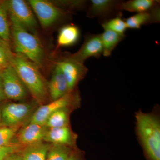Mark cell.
Returning a JSON list of instances; mask_svg holds the SVG:
<instances>
[{"label": "cell", "mask_w": 160, "mask_h": 160, "mask_svg": "<svg viewBox=\"0 0 160 160\" xmlns=\"http://www.w3.org/2000/svg\"><path fill=\"white\" fill-rule=\"evenodd\" d=\"M8 16L15 52L22 55L42 69L46 64L47 54L41 41L35 34L27 31L14 18Z\"/></svg>", "instance_id": "cell-1"}, {"label": "cell", "mask_w": 160, "mask_h": 160, "mask_svg": "<svg viewBox=\"0 0 160 160\" xmlns=\"http://www.w3.org/2000/svg\"><path fill=\"white\" fill-rule=\"evenodd\" d=\"M12 66L37 102L42 103L49 97L48 83L34 63L22 55L15 52Z\"/></svg>", "instance_id": "cell-2"}, {"label": "cell", "mask_w": 160, "mask_h": 160, "mask_svg": "<svg viewBox=\"0 0 160 160\" xmlns=\"http://www.w3.org/2000/svg\"><path fill=\"white\" fill-rule=\"evenodd\" d=\"M137 127L144 149L151 160H160V124L157 118L139 112Z\"/></svg>", "instance_id": "cell-3"}, {"label": "cell", "mask_w": 160, "mask_h": 160, "mask_svg": "<svg viewBox=\"0 0 160 160\" xmlns=\"http://www.w3.org/2000/svg\"><path fill=\"white\" fill-rule=\"evenodd\" d=\"M28 3L41 26L45 29L53 26L70 14V12L61 9L51 1L29 0Z\"/></svg>", "instance_id": "cell-4"}, {"label": "cell", "mask_w": 160, "mask_h": 160, "mask_svg": "<svg viewBox=\"0 0 160 160\" xmlns=\"http://www.w3.org/2000/svg\"><path fill=\"white\" fill-rule=\"evenodd\" d=\"M1 1L8 15L14 18L27 31L35 32L38 22L28 2L23 0Z\"/></svg>", "instance_id": "cell-5"}, {"label": "cell", "mask_w": 160, "mask_h": 160, "mask_svg": "<svg viewBox=\"0 0 160 160\" xmlns=\"http://www.w3.org/2000/svg\"><path fill=\"white\" fill-rule=\"evenodd\" d=\"M0 72L6 98L20 101L27 97L29 92L13 66H8Z\"/></svg>", "instance_id": "cell-6"}, {"label": "cell", "mask_w": 160, "mask_h": 160, "mask_svg": "<svg viewBox=\"0 0 160 160\" xmlns=\"http://www.w3.org/2000/svg\"><path fill=\"white\" fill-rule=\"evenodd\" d=\"M66 78L69 92L73 91L79 82L86 76L88 68L84 65L71 56L65 55L57 62Z\"/></svg>", "instance_id": "cell-7"}, {"label": "cell", "mask_w": 160, "mask_h": 160, "mask_svg": "<svg viewBox=\"0 0 160 160\" xmlns=\"http://www.w3.org/2000/svg\"><path fill=\"white\" fill-rule=\"evenodd\" d=\"M122 1L91 0L87 9V17L97 18L101 24L110 19L122 15L121 5Z\"/></svg>", "instance_id": "cell-8"}, {"label": "cell", "mask_w": 160, "mask_h": 160, "mask_svg": "<svg viewBox=\"0 0 160 160\" xmlns=\"http://www.w3.org/2000/svg\"><path fill=\"white\" fill-rule=\"evenodd\" d=\"M34 105L29 103H9L1 109L2 126L13 127L31 114Z\"/></svg>", "instance_id": "cell-9"}, {"label": "cell", "mask_w": 160, "mask_h": 160, "mask_svg": "<svg viewBox=\"0 0 160 160\" xmlns=\"http://www.w3.org/2000/svg\"><path fill=\"white\" fill-rule=\"evenodd\" d=\"M72 92H69L63 97L40 106L32 115L29 123L45 126L47 119L52 113L58 109L67 108L73 102L74 97L72 93Z\"/></svg>", "instance_id": "cell-10"}, {"label": "cell", "mask_w": 160, "mask_h": 160, "mask_svg": "<svg viewBox=\"0 0 160 160\" xmlns=\"http://www.w3.org/2000/svg\"><path fill=\"white\" fill-rule=\"evenodd\" d=\"M103 48L101 34H87L80 49L75 53L70 54L72 58L84 63L91 57L98 58L103 54Z\"/></svg>", "instance_id": "cell-11"}, {"label": "cell", "mask_w": 160, "mask_h": 160, "mask_svg": "<svg viewBox=\"0 0 160 160\" xmlns=\"http://www.w3.org/2000/svg\"><path fill=\"white\" fill-rule=\"evenodd\" d=\"M48 90L52 101L63 97L69 92L66 78L57 64L55 66L50 82L48 83Z\"/></svg>", "instance_id": "cell-12"}, {"label": "cell", "mask_w": 160, "mask_h": 160, "mask_svg": "<svg viewBox=\"0 0 160 160\" xmlns=\"http://www.w3.org/2000/svg\"><path fill=\"white\" fill-rule=\"evenodd\" d=\"M47 129L45 126L29 123L20 132L19 142L26 146L41 142L44 140Z\"/></svg>", "instance_id": "cell-13"}, {"label": "cell", "mask_w": 160, "mask_h": 160, "mask_svg": "<svg viewBox=\"0 0 160 160\" xmlns=\"http://www.w3.org/2000/svg\"><path fill=\"white\" fill-rule=\"evenodd\" d=\"M160 6L151 11L140 12L125 20L127 29H139L144 25L160 22Z\"/></svg>", "instance_id": "cell-14"}, {"label": "cell", "mask_w": 160, "mask_h": 160, "mask_svg": "<svg viewBox=\"0 0 160 160\" xmlns=\"http://www.w3.org/2000/svg\"><path fill=\"white\" fill-rule=\"evenodd\" d=\"M44 140L54 145L67 146L72 143V135L68 126L48 128Z\"/></svg>", "instance_id": "cell-15"}, {"label": "cell", "mask_w": 160, "mask_h": 160, "mask_svg": "<svg viewBox=\"0 0 160 160\" xmlns=\"http://www.w3.org/2000/svg\"><path fill=\"white\" fill-rule=\"evenodd\" d=\"M80 34L78 27L75 25L70 24L63 26L59 32L57 49L74 45L79 38Z\"/></svg>", "instance_id": "cell-16"}, {"label": "cell", "mask_w": 160, "mask_h": 160, "mask_svg": "<svg viewBox=\"0 0 160 160\" xmlns=\"http://www.w3.org/2000/svg\"><path fill=\"white\" fill-rule=\"evenodd\" d=\"M50 147L42 141L26 146L22 157L23 160H46Z\"/></svg>", "instance_id": "cell-17"}, {"label": "cell", "mask_w": 160, "mask_h": 160, "mask_svg": "<svg viewBox=\"0 0 160 160\" xmlns=\"http://www.w3.org/2000/svg\"><path fill=\"white\" fill-rule=\"evenodd\" d=\"M159 2L155 0H129L122 1L121 5L122 11L140 12L151 11L159 6Z\"/></svg>", "instance_id": "cell-18"}, {"label": "cell", "mask_w": 160, "mask_h": 160, "mask_svg": "<svg viewBox=\"0 0 160 160\" xmlns=\"http://www.w3.org/2000/svg\"><path fill=\"white\" fill-rule=\"evenodd\" d=\"M101 34L102 43L103 55L109 57L111 55L117 46L125 38V34H120L110 30H104Z\"/></svg>", "instance_id": "cell-19"}, {"label": "cell", "mask_w": 160, "mask_h": 160, "mask_svg": "<svg viewBox=\"0 0 160 160\" xmlns=\"http://www.w3.org/2000/svg\"><path fill=\"white\" fill-rule=\"evenodd\" d=\"M67 108L57 110L48 118L45 126L48 128L68 126V113Z\"/></svg>", "instance_id": "cell-20"}, {"label": "cell", "mask_w": 160, "mask_h": 160, "mask_svg": "<svg viewBox=\"0 0 160 160\" xmlns=\"http://www.w3.org/2000/svg\"><path fill=\"white\" fill-rule=\"evenodd\" d=\"M14 55L9 43L0 38V71L12 66Z\"/></svg>", "instance_id": "cell-21"}, {"label": "cell", "mask_w": 160, "mask_h": 160, "mask_svg": "<svg viewBox=\"0 0 160 160\" xmlns=\"http://www.w3.org/2000/svg\"><path fill=\"white\" fill-rule=\"evenodd\" d=\"M0 38L9 43L11 40L9 16L1 1H0Z\"/></svg>", "instance_id": "cell-22"}, {"label": "cell", "mask_w": 160, "mask_h": 160, "mask_svg": "<svg viewBox=\"0 0 160 160\" xmlns=\"http://www.w3.org/2000/svg\"><path fill=\"white\" fill-rule=\"evenodd\" d=\"M122 15L112 18L101 24L104 30H110L120 34H125L127 29L125 20L122 18Z\"/></svg>", "instance_id": "cell-23"}, {"label": "cell", "mask_w": 160, "mask_h": 160, "mask_svg": "<svg viewBox=\"0 0 160 160\" xmlns=\"http://www.w3.org/2000/svg\"><path fill=\"white\" fill-rule=\"evenodd\" d=\"M70 156V151L67 146L54 145L50 148L46 160H67Z\"/></svg>", "instance_id": "cell-24"}, {"label": "cell", "mask_w": 160, "mask_h": 160, "mask_svg": "<svg viewBox=\"0 0 160 160\" xmlns=\"http://www.w3.org/2000/svg\"><path fill=\"white\" fill-rule=\"evenodd\" d=\"M17 129L13 127L0 126V146H10Z\"/></svg>", "instance_id": "cell-25"}, {"label": "cell", "mask_w": 160, "mask_h": 160, "mask_svg": "<svg viewBox=\"0 0 160 160\" xmlns=\"http://www.w3.org/2000/svg\"><path fill=\"white\" fill-rule=\"evenodd\" d=\"M18 148L12 146H0V160H4L8 155L14 153Z\"/></svg>", "instance_id": "cell-26"}, {"label": "cell", "mask_w": 160, "mask_h": 160, "mask_svg": "<svg viewBox=\"0 0 160 160\" xmlns=\"http://www.w3.org/2000/svg\"><path fill=\"white\" fill-rule=\"evenodd\" d=\"M4 160H23L22 156L20 155L14 153H11L8 155Z\"/></svg>", "instance_id": "cell-27"}, {"label": "cell", "mask_w": 160, "mask_h": 160, "mask_svg": "<svg viewBox=\"0 0 160 160\" xmlns=\"http://www.w3.org/2000/svg\"><path fill=\"white\" fill-rule=\"evenodd\" d=\"M6 98L5 92H4V88H3L2 81L1 77V72H0V102L6 100Z\"/></svg>", "instance_id": "cell-28"}, {"label": "cell", "mask_w": 160, "mask_h": 160, "mask_svg": "<svg viewBox=\"0 0 160 160\" xmlns=\"http://www.w3.org/2000/svg\"><path fill=\"white\" fill-rule=\"evenodd\" d=\"M67 160H78L74 156L72 155H70V156L69 157V158L67 159Z\"/></svg>", "instance_id": "cell-29"}, {"label": "cell", "mask_w": 160, "mask_h": 160, "mask_svg": "<svg viewBox=\"0 0 160 160\" xmlns=\"http://www.w3.org/2000/svg\"><path fill=\"white\" fill-rule=\"evenodd\" d=\"M2 125V113H1V109H0V126Z\"/></svg>", "instance_id": "cell-30"}]
</instances>
